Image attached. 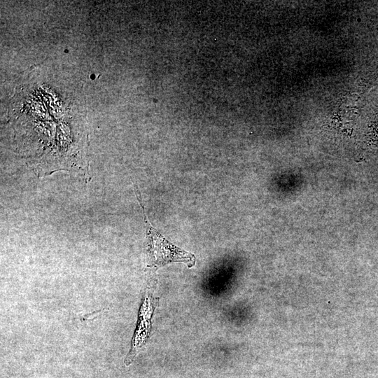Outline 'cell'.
Instances as JSON below:
<instances>
[{
	"instance_id": "obj_1",
	"label": "cell",
	"mask_w": 378,
	"mask_h": 378,
	"mask_svg": "<svg viewBox=\"0 0 378 378\" xmlns=\"http://www.w3.org/2000/svg\"><path fill=\"white\" fill-rule=\"evenodd\" d=\"M136 195L142 208L144 220L146 225V246L148 267H159L172 262H183L188 267L195 265V256L175 246L164 238L148 220L141 202L140 193L134 184Z\"/></svg>"
},
{
	"instance_id": "obj_2",
	"label": "cell",
	"mask_w": 378,
	"mask_h": 378,
	"mask_svg": "<svg viewBox=\"0 0 378 378\" xmlns=\"http://www.w3.org/2000/svg\"><path fill=\"white\" fill-rule=\"evenodd\" d=\"M156 304L155 298H153L148 293L140 308L137 326L132 339L131 349L125 360L126 365H129L132 362L138 350L148 338L151 328L150 318Z\"/></svg>"
},
{
	"instance_id": "obj_3",
	"label": "cell",
	"mask_w": 378,
	"mask_h": 378,
	"mask_svg": "<svg viewBox=\"0 0 378 378\" xmlns=\"http://www.w3.org/2000/svg\"><path fill=\"white\" fill-rule=\"evenodd\" d=\"M90 79L94 80L96 78V76L94 74H92L90 76Z\"/></svg>"
},
{
	"instance_id": "obj_4",
	"label": "cell",
	"mask_w": 378,
	"mask_h": 378,
	"mask_svg": "<svg viewBox=\"0 0 378 378\" xmlns=\"http://www.w3.org/2000/svg\"><path fill=\"white\" fill-rule=\"evenodd\" d=\"M64 52H65L66 53H67V52H69V50H68L67 49H66V50H64Z\"/></svg>"
}]
</instances>
